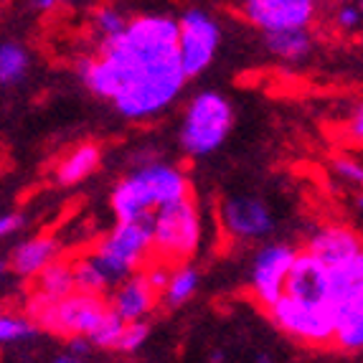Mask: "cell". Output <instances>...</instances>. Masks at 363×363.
<instances>
[{
	"mask_svg": "<svg viewBox=\"0 0 363 363\" xmlns=\"http://www.w3.org/2000/svg\"><path fill=\"white\" fill-rule=\"evenodd\" d=\"M109 64L117 72V91L112 94V102L117 112L128 120H147L163 112L168 104L176 102L186 84V74L178 59L157 61V64H135V67H117L115 61Z\"/></svg>",
	"mask_w": 363,
	"mask_h": 363,
	"instance_id": "obj_1",
	"label": "cell"
},
{
	"mask_svg": "<svg viewBox=\"0 0 363 363\" xmlns=\"http://www.w3.org/2000/svg\"><path fill=\"white\" fill-rule=\"evenodd\" d=\"M201 244V216L191 196L160 206L150 216L152 257L165 264H183Z\"/></svg>",
	"mask_w": 363,
	"mask_h": 363,
	"instance_id": "obj_2",
	"label": "cell"
},
{
	"mask_svg": "<svg viewBox=\"0 0 363 363\" xmlns=\"http://www.w3.org/2000/svg\"><path fill=\"white\" fill-rule=\"evenodd\" d=\"M150 216H143L138 221H117L115 229L109 231L89 255L99 264V269L107 274L112 287L133 272H140V267L152 257Z\"/></svg>",
	"mask_w": 363,
	"mask_h": 363,
	"instance_id": "obj_3",
	"label": "cell"
},
{
	"mask_svg": "<svg viewBox=\"0 0 363 363\" xmlns=\"http://www.w3.org/2000/svg\"><path fill=\"white\" fill-rule=\"evenodd\" d=\"M234 109L229 99L218 91H201L194 102L188 104L181 128V145L188 155L206 157L224 145L229 138Z\"/></svg>",
	"mask_w": 363,
	"mask_h": 363,
	"instance_id": "obj_4",
	"label": "cell"
},
{
	"mask_svg": "<svg viewBox=\"0 0 363 363\" xmlns=\"http://www.w3.org/2000/svg\"><path fill=\"white\" fill-rule=\"evenodd\" d=\"M269 318L290 338L308 345H325L333 340V308L330 305L300 303L295 297L279 295L269 305Z\"/></svg>",
	"mask_w": 363,
	"mask_h": 363,
	"instance_id": "obj_5",
	"label": "cell"
},
{
	"mask_svg": "<svg viewBox=\"0 0 363 363\" xmlns=\"http://www.w3.org/2000/svg\"><path fill=\"white\" fill-rule=\"evenodd\" d=\"M221 41L216 21L203 11H188L178 21V61L186 79L206 72Z\"/></svg>",
	"mask_w": 363,
	"mask_h": 363,
	"instance_id": "obj_6",
	"label": "cell"
},
{
	"mask_svg": "<svg viewBox=\"0 0 363 363\" xmlns=\"http://www.w3.org/2000/svg\"><path fill=\"white\" fill-rule=\"evenodd\" d=\"M295 255V249L282 242L267 244L257 252L255 262H252V279L249 282H252V295L262 308H269L285 292V279Z\"/></svg>",
	"mask_w": 363,
	"mask_h": 363,
	"instance_id": "obj_7",
	"label": "cell"
},
{
	"mask_svg": "<svg viewBox=\"0 0 363 363\" xmlns=\"http://www.w3.org/2000/svg\"><path fill=\"white\" fill-rule=\"evenodd\" d=\"M221 226L239 242H257L274 231V213L257 196H231L221 203Z\"/></svg>",
	"mask_w": 363,
	"mask_h": 363,
	"instance_id": "obj_8",
	"label": "cell"
},
{
	"mask_svg": "<svg viewBox=\"0 0 363 363\" xmlns=\"http://www.w3.org/2000/svg\"><path fill=\"white\" fill-rule=\"evenodd\" d=\"M282 295L295 297L300 303H310V305H330V277H328V267L313 252H308V249L297 252L295 259H292L290 272H287L285 292Z\"/></svg>",
	"mask_w": 363,
	"mask_h": 363,
	"instance_id": "obj_9",
	"label": "cell"
},
{
	"mask_svg": "<svg viewBox=\"0 0 363 363\" xmlns=\"http://www.w3.org/2000/svg\"><path fill=\"white\" fill-rule=\"evenodd\" d=\"M247 18L267 30L305 28L313 21V0H244Z\"/></svg>",
	"mask_w": 363,
	"mask_h": 363,
	"instance_id": "obj_10",
	"label": "cell"
},
{
	"mask_svg": "<svg viewBox=\"0 0 363 363\" xmlns=\"http://www.w3.org/2000/svg\"><path fill=\"white\" fill-rule=\"evenodd\" d=\"M157 297L160 295L147 285L143 272H133L130 277H125L112 287V305L109 308L115 310L125 323L145 320L147 315L155 310Z\"/></svg>",
	"mask_w": 363,
	"mask_h": 363,
	"instance_id": "obj_11",
	"label": "cell"
},
{
	"mask_svg": "<svg viewBox=\"0 0 363 363\" xmlns=\"http://www.w3.org/2000/svg\"><path fill=\"white\" fill-rule=\"evenodd\" d=\"M308 252H313L325 267H335L356 259V257H363L361 239L348 226H323V229H318L310 236Z\"/></svg>",
	"mask_w": 363,
	"mask_h": 363,
	"instance_id": "obj_12",
	"label": "cell"
},
{
	"mask_svg": "<svg viewBox=\"0 0 363 363\" xmlns=\"http://www.w3.org/2000/svg\"><path fill=\"white\" fill-rule=\"evenodd\" d=\"M140 178L147 186L152 196V203L155 208L168 206L173 201H181L186 196H191V186H188V178L183 170H178L176 165L168 163H147L143 168H138Z\"/></svg>",
	"mask_w": 363,
	"mask_h": 363,
	"instance_id": "obj_13",
	"label": "cell"
},
{
	"mask_svg": "<svg viewBox=\"0 0 363 363\" xmlns=\"http://www.w3.org/2000/svg\"><path fill=\"white\" fill-rule=\"evenodd\" d=\"M109 203H112V213L117 221H138V218L150 216L155 211L150 191L143 183L138 170H133L130 176H125L117 183L112 196H109Z\"/></svg>",
	"mask_w": 363,
	"mask_h": 363,
	"instance_id": "obj_14",
	"label": "cell"
},
{
	"mask_svg": "<svg viewBox=\"0 0 363 363\" xmlns=\"http://www.w3.org/2000/svg\"><path fill=\"white\" fill-rule=\"evenodd\" d=\"M56 255H59L56 239H51V236H36V239H28V242H23L21 247L13 249L8 267L16 274H21V277H36L51 259H56Z\"/></svg>",
	"mask_w": 363,
	"mask_h": 363,
	"instance_id": "obj_15",
	"label": "cell"
},
{
	"mask_svg": "<svg viewBox=\"0 0 363 363\" xmlns=\"http://www.w3.org/2000/svg\"><path fill=\"white\" fill-rule=\"evenodd\" d=\"M333 340L348 353L363 348V300L333 305Z\"/></svg>",
	"mask_w": 363,
	"mask_h": 363,
	"instance_id": "obj_16",
	"label": "cell"
},
{
	"mask_svg": "<svg viewBox=\"0 0 363 363\" xmlns=\"http://www.w3.org/2000/svg\"><path fill=\"white\" fill-rule=\"evenodd\" d=\"M99 165H102L99 145H94V143L77 145L72 152L61 157V163L56 165V183L59 186H77V183L86 181Z\"/></svg>",
	"mask_w": 363,
	"mask_h": 363,
	"instance_id": "obj_17",
	"label": "cell"
},
{
	"mask_svg": "<svg viewBox=\"0 0 363 363\" xmlns=\"http://www.w3.org/2000/svg\"><path fill=\"white\" fill-rule=\"evenodd\" d=\"M36 297L41 300H64L74 292V274H72V262H59L51 259L36 274Z\"/></svg>",
	"mask_w": 363,
	"mask_h": 363,
	"instance_id": "obj_18",
	"label": "cell"
},
{
	"mask_svg": "<svg viewBox=\"0 0 363 363\" xmlns=\"http://www.w3.org/2000/svg\"><path fill=\"white\" fill-rule=\"evenodd\" d=\"M267 49L285 61H300L313 49V38L305 28H287V30H267L264 33Z\"/></svg>",
	"mask_w": 363,
	"mask_h": 363,
	"instance_id": "obj_19",
	"label": "cell"
},
{
	"mask_svg": "<svg viewBox=\"0 0 363 363\" xmlns=\"http://www.w3.org/2000/svg\"><path fill=\"white\" fill-rule=\"evenodd\" d=\"M72 274H74V292H82V295H91V297H104L107 292H112V282H109L107 274L99 269V264L89 255L72 262Z\"/></svg>",
	"mask_w": 363,
	"mask_h": 363,
	"instance_id": "obj_20",
	"label": "cell"
},
{
	"mask_svg": "<svg viewBox=\"0 0 363 363\" xmlns=\"http://www.w3.org/2000/svg\"><path fill=\"white\" fill-rule=\"evenodd\" d=\"M201 285V274L194 264H178V269H170V277H168V285L163 290V300L170 305V308H181L183 303H188L191 297L196 295Z\"/></svg>",
	"mask_w": 363,
	"mask_h": 363,
	"instance_id": "obj_21",
	"label": "cell"
},
{
	"mask_svg": "<svg viewBox=\"0 0 363 363\" xmlns=\"http://www.w3.org/2000/svg\"><path fill=\"white\" fill-rule=\"evenodd\" d=\"M28 72V54L18 43L0 46V84H16Z\"/></svg>",
	"mask_w": 363,
	"mask_h": 363,
	"instance_id": "obj_22",
	"label": "cell"
},
{
	"mask_svg": "<svg viewBox=\"0 0 363 363\" xmlns=\"http://www.w3.org/2000/svg\"><path fill=\"white\" fill-rule=\"evenodd\" d=\"M122 328H125V320L112 308H107V313L102 315V320L97 325L91 328V333L86 335V340L91 345H97V348H115Z\"/></svg>",
	"mask_w": 363,
	"mask_h": 363,
	"instance_id": "obj_23",
	"label": "cell"
},
{
	"mask_svg": "<svg viewBox=\"0 0 363 363\" xmlns=\"http://www.w3.org/2000/svg\"><path fill=\"white\" fill-rule=\"evenodd\" d=\"M147 335H150V328H147L145 320H130V323H125L120 338H117L115 351L135 353L140 348V345H143L147 340Z\"/></svg>",
	"mask_w": 363,
	"mask_h": 363,
	"instance_id": "obj_24",
	"label": "cell"
},
{
	"mask_svg": "<svg viewBox=\"0 0 363 363\" xmlns=\"http://www.w3.org/2000/svg\"><path fill=\"white\" fill-rule=\"evenodd\" d=\"M36 330V325L28 318L18 315H0V343H13V340H23Z\"/></svg>",
	"mask_w": 363,
	"mask_h": 363,
	"instance_id": "obj_25",
	"label": "cell"
},
{
	"mask_svg": "<svg viewBox=\"0 0 363 363\" xmlns=\"http://www.w3.org/2000/svg\"><path fill=\"white\" fill-rule=\"evenodd\" d=\"M125 26H128V21H125V16H122L117 8H102V11L97 13V18H94V28H97V33L102 36V41L122 33Z\"/></svg>",
	"mask_w": 363,
	"mask_h": 363,
	"instance_id": "obj_26",
	"label": "cell"
},
{
	"mask_svg": "<svg viewBox=\"0 0 363 363\" xmlns=\"http://www.w3.org/2000/svg\"><path fill=\"white\" fill-rule=\"evenodd\" d=\"M330 165H333L335 176H340L345 183H351V186H361L363 183V168L353 157H335Z\"/></svg>",
	"mask_w": 363,
	"mask_h": 363,
	"instance_id": "obj_27",
	"label": "cell"
},
{
	"mask_svg": "<svg viewBox=\"0 0 363 363\" xmlns=\"http://www.w3.org/2000/svg\"><path fill=\"white\" fill-rule=\"evenodd\" d=\"M143 277L147 279V285H150L152 290L157 292V295H163L165 285H168V277H170V264L155 259V264L147 267L145 272H143Z\"/></svg>",
	"mask_w": 363,
	"mask_h": 363,
	"instance_id": "obj_28",
	"label": "cell"
},
{
	"mask_svg": "<svg viewBox=\"0 0 363 363\" xmlns=\"http://www.w3.org/2000/svg\"><path fill=\"white\" fill-rule=\"evenodd\" d=\"M338 26L345 30H353L361 26V11L356 6H343L338 11Z\"/></svg>",
	"mask_w": 363,
	"mask_h": 363,
	"instance_id": "obj_29",
	"label": "cell"
},
{
	"mask_svg": "<svg viewBox=\"0 0 363 363\" xmlns=\"http://www.w3.org/2000/svg\"><path fill=\"white\" fill-rule=\"evenodd\" d=\"M21 224H23V218L18 213H6V216H0V239H6L11 236L13 231H18Z\"/></svg>",
	"mask_w": 363,
	"mask_h": 363,
	"instance_id": "obj_30",
	"label": "cell"
},
{
	"mask_svg": "<svg viewBox=\"0 0 363 363\" xmlns=\"http://www.w3.org/2000/svg\"><path fill=\"white\" fill-rule=\"evenodd\" d=\"M89 351H91V343L84 338V335H72V338H69V353H74V356H79V358H84Z\"/></svg>",
	"mask_w": 363,
	"mask_h": 363,
	"instance_id": "obj_31",
	"label": "cell"
},
{
	"mask_svg": "<svg viewBox=\"0 0 363 363\" xmlns=\"http://www.w3.org/2000/svg\"><path fill=\"white\" fill-rule=\"evenodd\" d=\"M351 130H353V140H356V143H361V140H363V109L361 107H356V112H353Z\"/></svg>",
	"mask_w": 363,
	"mask_h": 363,
	"instance_id": "obj_32",
	"label": "cell"
},
{
	"mask_svg": "<svg viewBox=\"0 0 363 363\" xmlns=\"http://www.w3.org/2000/svg\"><path fill=\"white\" fill-rule=\"evenodd\" d=\"M54 363H84V358H79V356H74V353H61V356H56L54 358Z\"/></svg>",
	"mask_w": 363,
	"mask_h": 363,
	"instance_id": "obj_33",
	"label": "cell"
},
{
	"mask_svg": "<svg viewBox=\"0 0 363 363\" xmlns=\"http://www.w3.org/2000/svg\"><path fill=\"white\" fill-rule=\"evenodd\" d=\"M211 363H224V353L221 351H216V353H211V358H208Z\"/></svg>",
	"mask_w": 363,
	"mask_h": 363,
	"instance_id": "obj_34",
	"label": "cell"
},
{
	"mask_svg": "<svg viewBox=\"0 0 363 363\" xmlns=\"http://www.w3.org/2000/svg\"><path fill=\"white\" fill-rule=\"evenodd\" d=\"M257 363H274V358L267 356V353H259V356H257Z\"/></svg>",
	"mask_w": 363,
	"mask_h": 363,
	"instance_id": "obj_35",
	"label": "cell"
},
{
	"mask_svg": "<svg viewBox=\"0 0 363 363\" xmlns=\"http://www.w3.org/2000/svg\"><path fill=\"white\" fill-rule=\"evenodd\" d=\"M51 3H54V0H36V6H38V8H49ZM67 3H72V0H67Z\"/></svg>",
	"mask_w": 363,
	"mask_h": 363,
	"instance_id": "obj_36",
	"label": "cell"
},
{
	"mask_svg": "<svg viewBox=\"0 0 363 363\" xmlns=\"http://www.w3.org/2000/svg\"><path fill=\"white\" fill-rule=\"evenodd\" d=\"M8 269H11V267H8V262H6V259H0V277H3V274H6Z\"/></svg>",
	"mask_w": 363,
	"mask_h": 363,
	"instance_id": "obj_37",
	"label": "cell"
},
{
	"mask_svg": "<svg viewBox=\"0 0 363 363\" xmlns=\"http://www.w3.org/2000/svg\"><path fill=\"white\" fill-rule=\"evenodd\" d=\"M313 3H315V0H313Z\"/></svg>",
	"mask_w": 363,
	"mask_h": 363,
	"instance_id": "obj_38",
	"label": "cell"
}]
</instances>
